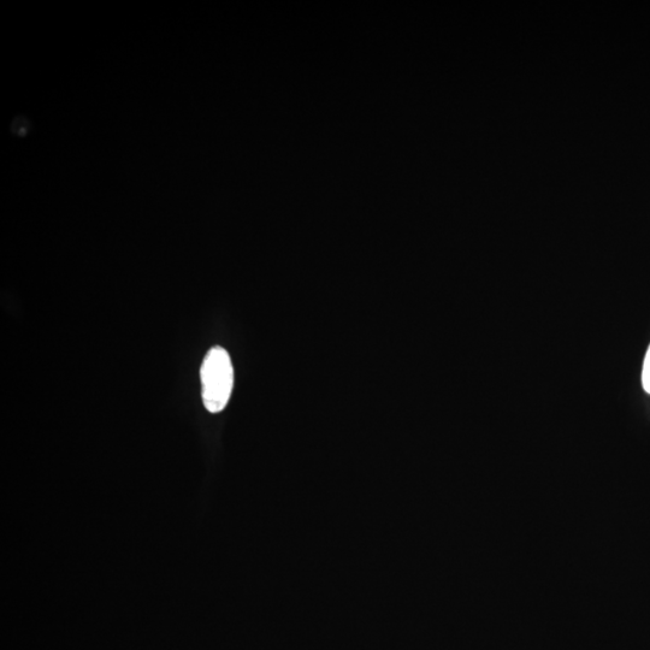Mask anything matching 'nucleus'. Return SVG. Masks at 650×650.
I'll use <instances>...</instances> for the list:
<instances>
[{
  "instance_id": "2",
  "label": "nucleus",
  "mask_w": 650,
  "mask_h": 650,
  "mask_svg": "<svg viewBox=\"0 0 650 650\" xmlns=\"http://www.w3.org/2000/svg\"><path fill=\"white\" fill-rule=\"evenodd\" d=\"M642 386L647 393L650 394V346L648 348L646 358H644L643 371H642Z\"/></svg>"
},
{
  "instance_id": "1",
  "label": "nucleus",
  "mask_w": 650,
  "mask_h": 650,
  "mask_svg": "<svg viewBox=\"0 0 650 650\" xmlns=\"http://www.w3.org/2000/svg\"><path fill=\"white\" fill-rule=\"evenodd\" d=\"M203 401L206 410L218 413L226 409L234 386V369L229 353L214 347L206 354L202 370Z\"/></svg>"
}]
</instances>
